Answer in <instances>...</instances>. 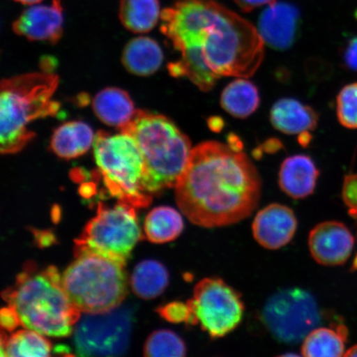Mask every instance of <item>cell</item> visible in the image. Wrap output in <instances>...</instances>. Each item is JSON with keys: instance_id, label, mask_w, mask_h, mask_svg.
<instances>
[{"instance_id": "6da1fadb", "label": "cell", "mask_w": 357, "mask_h": 357, "mask_svg": "<svg viewBox=\"0 0 357 357\" xmlns=\"http://www.w3.org/2000/svg\"><path fill=\"white\" fill-rule=\"evenodd\" d=\"M160 20L162 33L181 53L169 73L201 91H211L222 77H251L264 58L256 26L213 0H180L160 12Z\"/></svg>"}, {"instance_id": "7a4b0ae2", "label": "cell", "mask_w": 357, "mask_h": 357, "mask_svg": "<svg viewBox=\"0 0 357 357\" xmlns=\"http://www.w3.org/2000/svg\"><path fill=\"white\" fill-rule=\"evenodd\" d=\"M175 190L178 206L190 222L216 229L236 225L256 211L261 181L242 149L209 141L192 149Z\"/></svg>"}, {"instance_id": "3957f363", "label": "cell", "mask_w": 357, "mask_h": 357, "mask_svg": "<svg viewBox=\"0 0 357 357\" xmlns=\"http://www.w3.org/2000/svg\"><path fill=\"white\" fill-rule=\"evenodd\" d=\"M3 298L16 311L21 325L44 336H70L82 312L67 296L55 266L39 270L26 265Z\"/></svg>"}, {"instance_id": "277c9868", "label": "cell", "mask_w": 357, "mask_h": 357, "mask_svg": "<svg viewBox=\"0 0 357 357\" xmlns=\"http://www.w3.org/2000/svg\"><path fill=\"white\" fill-rule=\"evenodd\" d=\"M120 131L132 136L144 158L142 188L147 195L175 188L188 164L190 141L163 115L137 111Z\"/></svg>"}, {"instance_id": "5b68a950", "label": "cell", "mask_w": 357, "mask_h": 357, "mask_svg": "<svg viewBox=\"0 0 357 357\" xmlns=\"http://www.w3.org/2000/svg\"><path fill=\"white\" fill-rule=\"evenodd\" d=\"M59 78L52 73H30L3 79L0 95V144L3 154L19 153L33 139L31 123L55 116L53 100Z\"/></svg>"}, {"instance_id": "8992f818", "label": "cell", "mask_w": 357, "mask_h": 357, "mask_svg": "<svg viewBox=\"0 0 357 357\" xmlns=\"http://www.w3.org/2000/svg\"><path fill=\"white\" fill-rule=\"evenodd\" d=\"M75 261L61 275L73 305L84 314H102L121 305L128 291L126 263L101 254L75 253Z\"/></svg>"}, {"instance_id": "52a82bcc", "label": "cell", "mask_w": 357, "mask_h": 357, "mask_svg": "<svg viewBox=\"0 0 357 357\" xmlns=\"http://www.w3.org/2000/svg\"><path fill=\"white\" fill-rule=\"evenodd\" d=\"M93 154L110 195L137 207L151 203L142 185L144 158L137 142L128 133L100 132L93 142Z\"/></svg>"}, {"instance_id": "ba28073f", "label": "cell", "mask_w": 357, "mask_h": 357, "mask_svg": "<svg viewBox=\"0 0 357 357\" xmlns=\"http://www.w3.org/2000/svg\"><path fill=\"white\" fill-rule=\"evenodd\" d=\"M135 208L120 200L114 207L100 204L96 215L75 241V253L96 252L126 263L142 238Z\"/></svg>"}, {"instance_id": "9c48e42d", "label": "cell", "mask_w": 357, "mask_h": 357, "mask_svg": "<svg viewBox=\"0 0 357 357\" xmlns=\"http://www.w3.org/2000/svg\"><path fill=\"white\" fill-rule=\"evenodd\" d=\"M261 321L279 342L294 344L317 328L321 315L318 303L309 291L289 288L280 290L266 301Z\"/></svg>"}, {"instance_id": "30bf717a", "label": "cell", "mask_w": 357, "mask_h": 357, "mask_svg": "<svg viewBox=\"0 0 357 357\" xmlns=\"http://www.w3.org/2000/svg\"><path fill=\"white\" fill-rule=\"evenodd\" d=\"M188 302L198 324L213 339L225 337L242 322L245 311L242 296L221 278L201 280Z\"/></svg>"}, {"instance_id": "8fae6325", "label": "cell", "mask_w": 357, "mask_h": 357, "mask_svg": "<svg viewBox=\"0 0 357 357\" xmlns=\"http://www.w3.org/2000/svg\"><path fill=\"white\" fill-rule=\"evenodd\" d=\"M74 330L79 356H119L127 350L132 326V311L118 307L102 314H86Z\"/></svg>"}, {"instance_id": "7c38bea8", "label": "cell", "mask_w": 357, "mask_h": 357, "mask_svg": "<svg viewBox=\"0 0 357 357\" xmlns=\"http://www.w3.org/2000/svg\"><path fill=\"white\" fill-rule=\"evenodd\" d=\"M307 243L311 256L317 263L327 266H340L349 259L354 238L343 223L327 221L310 231Z\"/></svg>"}, {"instance_id": "4fadbf2b", "label": "cell", "mask_w": 357, "mask_h": 357, "mask_svg": "<svg viewBox=\"0 0 357 357\" xmlns=\"http://www.w3.org/2000/svg\"><path fill=\"white\" fill-rule=\"evenodd\" d=\"M297 227V218L291 208L271 204L257 213L252 229L254 238L262 248L278 250L291 242Z\"/></svg>"}, {"instance_id": "5bb4252c", "label": "cell", "mask_w": 357, "mask_h": 357, "mask_svg": "<svg viewBox=\"0 0 357 357\" xmlns=\"http://www.w3.org/2000/svg\"><path fill=\"white\" fill-rule=\"evenodd\" d=\"M63 8L61 0H53L50 6L26 8L13 24L17 34L31 41L56 43L63 34Z\"/></svg>"}, {"instance_id": "9a60e30c", "label": "cell", "mask_w": 357, "mask_h": 357, "mask_svg": "<svg viewBox=\"0 0 357 357\" xmlns=\"http://www.w3.org/2000/svg\"><path fill=\"white\" fill-rule=\"evenodd\" d=\"M300 13L287 3L269 4L259 20L258 31L263 41L276 50H287L296 40Z\"/></svg>"}, {"instance_id": "2e32d148", "label": "cell", "mask_w": 357, "mask_h": 357, "mask_svg": "<svg viewBox=\"0 0 357 357\" xmlns=\"http://www.w3.org/2000/svg\"><path fill=\"white\" fill-rule=\"evenodd\" d=\"M319 176V169L310 156L294 155L281 164L279 185L289 197L305 199L314 193Z\"/></svg>"}, {"instance_id": "e0dca14e", "label": "cell", "mask_w": 357, "mask_h": 357, "mask_svg": "<svg viewBox=\"0 0 357 357\" xmlns=\"http://www.w3.org/2000/svg\"><path fill=\"white\" fill-rule=\"evenodd\" d=\"M270 119L278 131L289 135H301L314 130L319 116L314 109L301 101L284 98L272 107Z\"/></svg>"}, {"instance_id": "ac0fdd59", "label": "cell", "mask_w": 357, "mask_h": 357, "mask_svg": "<svg viewBox=\"0 0 357 357\" xmlns=\"http://www.w3.org/2000/svg\"><path fill=\"white\" fill-rule=\"evenodd\" d=\"M93 109L100 121L119 129L126 126L137 112L128 93L119 88H106L97 93Z\"/></svg>"}, {"instance_id": "d6986e66", "label": "cell", "mask_w": 357, "mask_h": 357, "mask_svg": "<svg viewBox=\"0 0 357 357\" xmlns=\"http://www.w3.org/2000/svg\"><path fill=\"white\" fill-rule=\"evenodd\" d=\"M96 137L88 124L79 121L62 124L53 133L51 149L63 159H74L86 153L93 145Z\"/></svg>"}, {"instance_id": "ffe728a7", "label": "cell", "mask_w": 357, "mask_h": 357, "mask_svg": "<svg viewBox=\"0 0 357 357\" xmlns=\"http://www.w3.org/2000/svg\"><path fill=\"white\" fill-rule=\"evenodd\" d=\"M122 60L129 73L146 77L155 73L162 66L163 52L155 40L141 37L127 44Z\"/></svg>"}, {"instance_id": "44dd1931", "label": "cell", "mask_w": 357, "mask_h": 357, "mask_svg": "<svg viewBox=\"0 0 357 357\" xmlns=\"http://www.w3.org/2000/svg\"><path fill=\"white\" fill-rule=\"evenodd\" d=\"M220 102L227 113L236 119H245L260 105V93L247 78L238 77L223 89Z\"/></svg>"}, {"instance_id": "7402d4cb", "label": "cell", "mask_w": 357, "mask_h": 357, "mask_svg": "<svg viewBox=\"0 0 357 357\" xmlns=\"http://www.w3.org/2000/svg\"><path fill=\"white\" fill-rule=\"evenodd\" d=\"M347 329L338 325L335 328H316L303 340L301 354L306 357H338L345 354Z\"/></svg>"}, {"instance_id": "603a6c76", "label": "cell", "mask_w": 357, "mask_h": 357, "mask_svg": "<svg viewBox=\"0 0 357 357\" xmlns=\"http://www.w3.org/2000/svg\"><path fill=\"white\" fill-rule=\"evenodd\" d=\"M184 229L181 214L169 206L155 208L146 217L144 233L150 242L162 244L176 240Z\"/></svg>"}, {"instance_id": "cb8c5ba5", "label": "cell", "mask_w": 357, "mask_h": 357, "mask_svg": "<svg viewBox=\"0 0 357 357\" xmlns=\"http://www.w3.org/2000/svg\"><path fill=\"white\" fill-rule=\"evenodd\" d=\"M160 17L159 0H121L119 19L135 33H146L154 29Z\"/></svg>"}, {"instance_id": "d4e9b609", "label": "cell", "mask_w": 357, "mask_h": 357, "mask_svg": "<svg viewBox=\"0 0 357 357\" xmlns=\"http://www.w3.org/2000/svg\"><path fill=\"white\" fill-rule=\"evenodd\" d=\"M169 282L167 268L153 260L142 261L134 269L131 287L138 297L151 300L160 296Z\"/></svg>"}, {"instance_id": "484cf974", "label": "cell", "mask_w": 357, "mask_h": 357, "mask_svg": "<svg viewBox=\"0 0 357 357\" xmlns=\"http://www.w3.org/2000/svg\"><path fill=\"white\" fill-rule=\"evenodd\" d=\"M2 356L16 357H41L51 355V342L44 335L26 328L20 330L10 337H4L2 333Z\"/></svg>"}, {"instance_id": "4316f807", "label": "cell", "mask_w": 357, "mask_h": 357, "mask_svg": "<svg viewBox=\"0 0 357 357\" xmlns=\"http://www.w3.org/2000/svg\"><path fill=\"white\" fill-rule=\"evenodd\" d=\"M186 351L185 342L171 330H158L151 333L144 346L146 356L182 357Z\"/></svg>"}, {"instance_id": "83f0119b", "label": "cell", "mask_w": 357, "mask_h": 357, "mask_svg": "<svg viewBox=\"0 0 357 357\" xmlns=\"http://www.w3.org/2000/svg\"><path fill=\"white\" fill-rule=\"evenodd\" d=\"M337 114L342 126L357 128V83L348 84L339 92Z\"/></svg>"}, {"instance_id": "f1b7e54d", "label": "cell", "mask_w": 357, "mask_h": 357, "mask_svg": "<svg viewBox=\"0 0 357 357\" xmlns=\"http://www.w3.org/2000/svg\"><path fill=\"white\" fill-rule=\"evenodd\" d=\"M159 314L169 323L181 324L186 323L191 325H197V319L189 302H172L160 307L158 310Z\"/></svg>"}, {"instance_id": "f546056e", "label": "cell", "mask_w": 357, "mask_h": 357, "mask_svg": "<svg viewBox=\"0 0 357 357\" xmlns=\"http://www.w3.org/2000/svg\"><path fill=\"white\" fill-rule=\"evenodd\" d=\"M342 199L350 216L357 220V174H351L345 177L342 187Z\"/></svg>"}, {"instance_id": "4dcf8cb0", "label": "cell", "mask_w": 357, "mask_h": 357, "mask_svg": "<svg viewBox=\"0 0 357 357\" xmlns=\"http://www.w3.org/2000/svg\"><path fill=\"white\" fill-rule=\"evenodd\" d=\"M20 320L17 312L11 306L4 307L1 311V325L3 329L12 332L20 325Z\"/></svg>"}, {"instance_id": "1f68e13d", "label": "cell", "mask_w": 357, "mask_h": 357, "mask_svg": "<svg viewBox=\"0 0 357 357\" xmlns=\"http://www.w3.org/2000/svg\"><path fill=\"white\" fill-rule=\"evenodd\" d=\"M344 61L348 68L357 71V36L347 44L344 52Z\"/></svg>"}, {"instance_id": "d6a6232c", "label": "cell", "mask_w": 357, "mask_h": 357, "mask_svg": "<svg viewBox=\"0 0 357 357\" xmlns=\"http://www.w3.org/2000/svg\"><path fill=\"white\" fill-rule=\"evenodd\" d=\"M238 7L244 12H251L258 7L269 6L276 0H234Z\"/></svg>"}, {"instance_id": "836d02e7", "label": "cell", "mask_w": 357, "mask_h": 357, "mask_svg": "<svg viewBox=\"0 0 357 357\" xmlns=\"http://www.w3.org/2000/svg\"><path fill=\"white\" fill-rule=\"evenodd\" d=\"M264 151L266 150L268 153H273V151L279 150L281 145L279 141L276 140H270L266 142L264 144Z\"/></svg>"}, {"instance_id": "e575fe53", "label": "cell", "mask_w": 357, "mask_h": 357, "mask_svg": "<svg viewBox=\"0 0 357 357\" xmlns=\"http://www.w3.org/2000/svg\"><path fill=\"white\" fill-rule=\"evenodd\" d=\"M208 125L209 126H211L212 130L220 131L223 127V122L222 119H218V118H213L211 120V122H209Z\"/></svg>"}, {"instance_id": "d590c367", "label": "cell", "mask_w": 357, "mask_h": 357, "mask_svg": "<svg viewBox=\"0 0 357 357\" xmlns=\"http://www.w3.org/2000/svg\"><path fill=\"white\" fill-rule=\"evenodd\" d=\"M16 2L21 3L22 4H28V6H32V4L38 3L42 2L43 0H15Z\"/></svg>"}, {"instance_id": "8d00e7d4", "label": "cell", "mask_w": 357, "mask_h": 357, "mask_svg": "<svg viewBox=\"0 0 357 357\" xmlns=\"http://www.w3.org/2000/svg\"><path fill=\"white\" fill-rule=\"evenodd\" d=\"M344 356H357V345L352 347L351 349L348 350Z\"/></svg>"}, {"instance_id": "74e56055", "label": "cell", "mask_w": 357, "mask_h": 357, "mask_svg": "<svg viewBox=\"0 0 357 357\" xmlns=\"http://www.w3.org/2000/svg\"><path fill=\"white\" fill-rule=\"evenodd\" d=\"M356 20H357V10L356 12Z\"/></svg>"}]
</instances>
